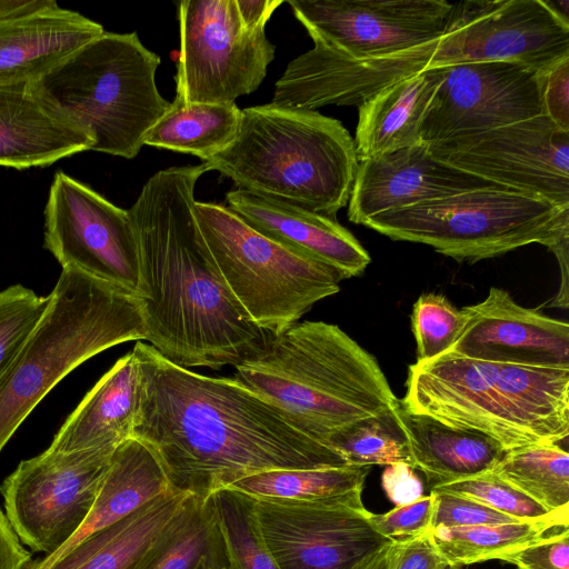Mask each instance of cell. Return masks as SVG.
Instances as JSON below:
<instances>
[{
	"mask_svg": "<svg viewBox=\"0 0 569 569\" xmlns=\"http://www.w3.org/2000/svg\"><path fill=\"white\" fill-rule=\"evenodd\" d=\"M224 542L229 569H279L261 535L254 499L232 489L209 497Z\"/></svg>",
	"mask_w": 569,
	"mask_h": 569,
	"instance_id": "obj_35",
	"label": "cell"
},
{
	"mask_svg": "<svg viewBox=\"0 0 569 569\" xmlns=\"http://www.w3.org/2000/svg\"><path fill=\"white\" fill-rule=\"evenodd\" d=\"M253 499L261 535L279 569H353L393 541L372 528L361 497Z\"/></svg>",
	"mask_w": 569,
	"mask_h": 569,
	"instance_id": "obj_15",
	"label": "cell"
},
{
	"mask_svg": "<svg viewBox=\"0 0 569 569\" xmlns=\"http://www.w3.org/2000/svg\"><path fill=\"white\" fill-rule=\"evenodd\" d=\"M413 468L433 485L491 471L506 451L492 438L447 426L432 417L406 410L399 400Z\"/></svg>",
	"mask_w": 569,
	"mask_h": 569,
	"instance_id": "obj_28",
	"label": "cell"
},
{
	"mask_svg": "<svg viewBox=\"0 0 569 569\" xmlns=\"http://www.w3.org/2000/svg\"><path fill=\"white\" fill-rule=\"evenodd\" d=\"M313 42L375 59L439 40L453 3L445 0H289Z\"/></svg>",
	"mask_w": 569,
	"mask_h": 569,
	"instance_id": "obj_16",
	"label": "cell"
},
{
	"mask_svg": "<svg viewBox=\"0 0 569 569\" xmlns=\"http://www.w3.org/2000/svg\"><path fill=\"white\" fill-rule=\"evenodd\" d=\"M369 471V466L268 470L244 477L227 488L259 499H348L361 497Z\"/></svg>",
	"mask_w": 569,
	"mask_h": 569,
	"instance_id": "obj_31",
	"label": "cell"
},
{
	"mask_svg": "<svg viewBox=\"0 0 569 569\" xmlns=\"http://www.w3.org/2000/svg\"><path fill=\"white\" fill-rule=\"evenodd\" d=\"M389 569H452L439 552L430 530L413 538L395 540Z\"/></svg>",
	"mask_w": 569,
	"mask_h": 569,
	"instance_id": "obj_43",
	"label": "cell"
},
{
	"mask_svg": "<svg viewBox=\"0 0 569 569\" xmlns=\"http://www.w3.org/2000/svg\"><path fill=\"white\" fill-rule=\"evenodd\" d=\"M393 541L385 546L369 558L365 559L353 569H389Z\"/></svg>",
	"mask_w": 569,
	"mask_h": 569,
	"instance_id": "obj_47",
	"label": "cell"
},
{
	"mask_svg": "<svg viewBox=\"0 0 569 569\" xmlns=\"http://www.w3.org/2000/svg\"><path fill=\"white\" fill-rule=\"evenodd\" d=\"M190 496L169 490L82 539L53 561L31 560L24 569H133Z\"/></svg>",
	"mask_w": 569,
	"mask_h": 569,
	"instance_id": "obj_26",
	"label": "cell"
},
{
	"mask_svg": "<svg viewBox=\"0 0 569 569\" xmlns=\"http://www.w3.org/2000/svg\"><path fill=\"white\" fill-rule=\"evenodd\" d=\"M313 43L288 63L271 103L310 111L328 104L360 107L390 84L428 69L438 40L375 59H356Z\"/></svg>",
	"mask_w": 569,
	"mask_h": 569,
	"instance_id": "obj_18",
	"label": "cell"
},
{
	"mask_svg": "<svg viewBox=\"0 0 569 569\" xmlns=\"http://www.w3.org/2000/svg\"><path fill=\"white\" fill-rule=\"evenodd\" d=\"M50 299L21 284L0 291V379L43 318Z\"/></svg>",
	"mask_w": 569,
	"mask_h": 569,
	"instance_id": "obj_36",
	"label": "cell"
},
{
	"mask_svg": "<svg viewBox=\"0 0 569 569\" xmlns=\"http://www.w3.org/2000/svg\"><path fill=\"white\" fill-rule=\"evenodd\" d=\"M543 114L569 132V58L541 71Z\"/></svg>",
	"mask_w": 569,
	"mask_h": 569,
	"instance_id": "obj_42",
	"label": "cell"
},
{
	"mask_svg": "<svg viewBox=\"0 0 569 569\" xmlns=\"http://www.w3.org/2000/svg\"><path fill=\"white\" fill-rule=\"evenodd\" d=\"M328 446L348 466H389L401 462L413 467L399 401L388 410L342 428L329 438Z\"/></svg>",
	"mask_w": 569,
	"mask_h": 569,
	"instance_id": "obj_34",
	"label": "cell"
},
{
	"mask_svg": "<svg viewBox=\"0 0 569 569\" xmlns=\"http://www.w3.org/2000/svg\"><path fill=\"white\" fill-rule=\"evenodd\" d=\"M159 64L137 32H103L31 87L52 112L90 137L89 151L132 159L171 104L156 84Z\"/></svg>",
	"mask_w": 569,
	"mask_h": 569,
	"instance_id": "obj_7",
	"label": "cell"
},
{
	"mask_svg": "<svg viewBox=\"0 0 569 569\" xmlns=\"http://www.w3.org/2000/svg\"><path fill=\"white\" fill-rule=\"evenodd\" d=\"M402 407L481 432L507 452L569 436V369L473 360L451 351L409 367Z\"/></svg>",
	"mask_w": 569,
	"mask_h": 569,
	"instance_id": "obj_4",
	"label": "cell"
},
{
	"mask_svg": "<svg viewBox=\"0 0 569 569\" xmlns=\"http://www.w3.org/2000/svg\"><path fill=\"white\" fill-rule=\"evenodd\" d=\"M180 48L176 98L183 103H234L256 91L274 59L266 27L244 28L236 0L178 3Z\"/></svg>",
	"mask_w": 569,
	"mask_h": 569,
	"instance_id": "obj_10",
	"label": "cell"
},
{
	"mask_svg": "<svg viewBox=\"0 0 569 569\" xmlns=\"http://www.w3.org/2000/svg\"><path fill=\"white\" fill-rule=\"evenodd\" d=\"M116 449H47L22 460L0 486L20 541L46 556L67 543L86 521Z\"/></svg>",
	"mask_w": 569,
	"mask_h": 569,
	"instance_id": "obj_11",
	"label": "cell"
},
{
	"mask_svg": "<svg viewBox=\"0 0 569 569\" xmlns=\"http://www.w3.org/2000/svg\"><path fill=\"white\" fill-rule=\"evenodd\" d=\"M58 7L54 0H0V22L27 19Z\"/></svg>",
	"mask_w": 569,
	"mask_h": 569,
	"instance_id": "obj_45",
	"label": "cell"
},
{
	"mask_svg": "<svg viewBox=\"0 0 569 569\" xmlns=\"http://www.w3.org/2000/svg\"><path fill=\"white\" fill-rule=\"evenodd\" d=\"M430 492L435 496L431 528L473 527L519 521L466 497L447 492Z\"/></svg>",
	"mask_w": 569,
	"mask_h": 569,
	"instance_id": "obj_40",
	"label": "cell"
},
{
	"mask_svg": "<svg viewBox=\"0 0 569 569\" xmlns=\"http://www.w3.org/2000/svg\"><path fill=\"white\" fill-rule=\"evenodd\" d=\"M234 368L240 382L327 447L342 428L399 401L376 358L323 321L296 322L269 335L259 351Z\"/></svg>",
	"mask_w": 569,
	"mask_h": 569,
	"instance_id": "obj_3",
	"label": "cell"
},
{
	"mask_svg": "<svg viewBox=\"0 0 569 569\" xmlns=\"http://www.w3.org/2000/svg\"><path fill=\"white\" fill-rule=\"evenodd\" d=\"M443 68L426 69L385 88L359 108L358 161L418 144Z\"/></svg>",
	"mask_w": 569,
	"mask_h": 569,
	"instance_id": "obj_25",
	"label": "cell"
},
{
	"mask_svg": "<svg viewBox=\"0 0 569 569\" xmlns=\"http://www.w3.org/2000/svg\"><path fill=\"white\" fill-rule=\"evenodd\" d=\"M498 560L518 569H569V529L561 527L551 535L501 556Z\"/></svg>",
	"mask_w": 569,
	"mask_h": 569,
	"instance_id": "obj_41",
	"label": "cell"
},
{
	"mask_svg": "<svg viewBox=\"0 0 569 569\" xmlns=\"http://www.w3.org/2000/svg\"><path fill=\"white\" fill-rule=\"evenodd\" d=\"M569 58V20L549 1L453 3L428 69L470 62H515L545 71Z\"/></svg>",
	"mask_w": 569,
	"mask_h": 569,
	"instance_id": "obj_12",
	"label": "cell"
},
{
	"mask_svg": "<svg viewBox=\"0 0 569 569\" xmlns=\"http://www.w3.org/2000/svg\"><path fill=\"white\" fill-rule=\"evenodd\" d=\"M435 511V496H421L417 500L383 513L369 515L372 528L390 540L417 537L430 530Z\"/></svg>",
	"mask_w": 569,
	"mask_h": 569,
	"instance_id": "obj_39",
	"label": "cell"
},
{
	"mask_svg": "<svg viewBox=\"0 0 569 569\" xmlns=\"http://www.w3.org/2000/svg\"><path fill=\"white\" fill-rule=\"evenodd\" d=\"M137 401L138 366L131 351L118 359L87 392L48 449H116L131 438Z\"/></svg>",
	"mask_w": 569,
	"mask_h": 569,
	"instance_id": "obj_24",
	"label": "cell"
},
{
	"mask_svg": "<svg viewBox=\"0 0 569 569\" xmlns=\"http://www.w3.org/2000/svg\"><path fill=\"white\" fill-rule=\"evenodd\" d=\"M463 323L462 310L445 296L436 292L419 296L411 312L417 361L430 360L450 351Z\"/></svg>",
	"mask_w": 569,
	"mask_h": 569,
	"instance_id": "obj_38",
	"label": "cell"
},
{
	"mask_svg": "<svg viewBox=\"0 0 569 569\" xmlns=\"http://www.w3.org/2000/svg\"><path fill=\"white\" fill-rule=\"evenodd\" d=\"M204 163L239 189L336 218L359 161L337 119L268 103L241 110L234 139Z\"/></svg>",
	"mask_w": 569,
	"mask_h": 569,
	"instance_id": "obj_5",
	"label": "cell"
},
{
	"mask_svg": "<svg viewBox=\"0 0 569 569\" xmlns=\"http://www.w3.org/2000/svg\"><path fill=\"white\" fill-rule=\"evenodd\" d=\"M569 517L553 516L541 520L473 527H436L430 529L439 552L450 568L499 559L547 535L568 527Z\"/></svg>",
	"mask_w": 569,
	"mask_h": 569,
	"instance_id": "obj_32",
	"label": "cell"
},
{
	"mask_svg": "<svg viewBox=\"0 0 569 569\" xmlns=\"http://www.w3.org/2000/svg\"><path fill=\"white\" fill-rule=\"evenodd\" d=\"M362 224L475 263L530 243L550 249L569 237V208L506 187H487L379 213Z\"/></svg>",
	"mask_w": 569,
	"mask_h": 569,
	"instance_id": "obj_9",
	"label": "cell"
},
{
	"mask_svg": "<svg viewBox=\"0 0 569 569\" xmlns=\"http://www.w3.org/2000/svg\"><path fill=\"white\" fill-rule=\"evenodd\" d=\"M91 146L90 137L52 112L31 83L0 86V166H49Z\"/></svg>",
	"mask_w": 569,
	"mask_h": 569,
	"instance_id": "obj_22",
	"label": "cell"
},
{
	"mask_svg": "<svg viewBox=\"0 0 569 569\" xmlns=\"http://www.w3.org/2000/svg\"><path fill=\"white\" fill-rule=\"evenodd\" d=\"M240 19L248 30L266 27L282 0H236Z\"/></svg>",
	"mask_w": 569,
	"mask_h": 569,
	"instance_id": "obj_46",
	"label": "cell"
},
{
	"mask_svg": "<svg viewBox=\"0 0 569 569\" xmlns=\"http://www.w3.org/2000/svg\"><path fill=\"white\" fill-rule=\"evenodd\" d=\"M169 490L172 489L151 450L138 439L129 438L114 450L83 525L58 551L39 561H53L82 539L122 520Z\"/></svg>",
	"mask_w": 569,
	"mask_h": 569,
	"instance_id": "obj_27",
	"label": "cell"
},
{
	"mask_svg": "<svg viewBox=\"0 0 569 569\" xmlns=\"http://www.w3.org/2000/svg\"><path fill=\"white\" fill-rule=\"evenodd\" d=\"M131 437L159 461L172 490L206 500L268 470L348 466L237 378L199 375L137 341Z\"/></svg>",
	"mask_w": 569,
	"mask_h": 569,
	"instance_id": "obj_1",
	"label": "cell"
},
{
	"mask_svg": "<svg viewBox=\"0 0 569 569\" xmlns=\"http://www.w3.org/2000/svg\"><path fill=\"white\" fill-rule=\"evenodd\" d=\"M43 247L74 268L136 297L139 252L128 210L57 171L44 209Z\"/></svg>",
	"mask_w": 569,
	"mask_h": 569,
	"instance_id": "obj_13",
	"label": "cell"
},
{
	"mask_svg": "<svg viewBox=\"0 0 569 569\" xmlns=\"http://www.w3.org/2000/svg\"><path fill=\"white\" fill-rule=\"evenodd\" d=\"M429 150L457 169L569 208V132L546 114L447 139Z\"/></svg>",
	"mask_w": 569,
	"mask_h": 569,
	"instance_id": "obj_14",
	"label": "cell"
},
{
	"mask_svg": "<svg viewBox=\"0 0 569 569\" xmlns=\"http://www.w3.org/2000/svg\"><path fill=\"white\" fill-rule=\"evenodd\" d=\"M241 110L234 103H183L177 99L147 132L143 144L207 161L234 139Z\"/></svg>",
	"mask_w": 569,
	"mask_h": 569,
	"instance_id": "obj_30",
	"label": "cell"
},
{
	"mask_svg": "<svg viewBox=\"0 0 569 569\" xmlns=\"http://www.w3.org/2000/svg\"><path fill=\"white\" fill-rule=\"evenodd\" d=\"M435 492H447L478 501L519 521L541 520L563 512H549L506 480L488 471L473 477L431 486Z\"/></svg>",
	"mask_w": 569,
	"mask_h": 569,
	"instance_id": "obj_37",
	"label": "cell"
},
{
	"mask_svg": "<svg viewBox=\"0 0 569 569\" xmlns=\"http://www.w3.org/2000/svg\"><path fill=\"white\" fill-rule=\"evenodd\" d=\"M226 201L248 226L327 263L342 279L361 274L371 261L367 250L336 218L239 188L230 190Z\"/></svg>",
	"mask_w": 569,
	"mask_h": 569,
	"instance_id": "obj_21",
	"label": "cell"
},
{
	"mask_svg": "<svg viewBox=\"0 0 569 569\" xmlns=\"http://www.w3.org/2000/svg\"><path fill=\"white\" fill-rule=\"evenodd\" d=\"M491 471L547 511L569 513V453L560 442L507 451Z\"/></svg>",
	"mask_w": 569,
	"mask_h": 569,
	"instance_id": "obj_33",
	"label": "cell"
},
{
	"mask_svg": "<svg viewBox=\"0 0 569 569\" xmlns=\"http://www.w3.org/2000/svg\"><path fill=\"white\" fill-rule=\"evenodd\" d=\"M415 470L412 466L401 462L386 466L381 485L396 506L410 503L423 496L422 482Z\"/></svg>",
	"mask_w": 569,
	"mask_h": 569,
	"instance_id": "obj_44",
	"label": "cell"
},
{
	"mask_svg": "<svg viewBox=\"0 0 569 569\" xmlns=\"http://www.w3.org/2000/svg\"><path fill=\"white\" fill-rule=\"evenodd\" d=\"M194 214L210 262L249 319L274 336L340 290L327 263L241 220L227 206L196 201Z\"/></svg>",
	"mask_w": 569,
	"mask_h": 569,
	"instance_id": "obj_8",
	"label": "cell"
},
{
	"mask_svg": "<svg viewBox=\"0 0 569 569\" xmlns=\"http://www.w3.org/2000/svg\"><path fill=\"white\" fill-rule=\"evenodd\" d=\"M133 569H229L209 497L190 496Z\"/></svg>",
	"mask_w": 569,
	"mask_h": 569,
	"instance_id": "obj_29",
	"label": "cell"
},
{
	"mask_svg": "<svg viewBox=\"0 0 569 569\" xmlns=\"http://www.w3.org/2000/svg\"><path fill=\"white\" fill-rule=\"evenodd\" d=\"M487 187L501 186L437 159L420 142L359 161L348 218L362 224L379 213Z\"/></svg>",
	"mask_w": 569,
	"mask_h": 569,
	"instance_id": "obj_20",
	"label": "cell"
},
{
	"mask_svg": "<svg viewBox=\"0 0 569 569\" xmlns=\"http://www.w3.org/2000/svg\"><path fill=\"white\" fill-rule=\"evenodd\" d=\"M427 112L421 141L483 132L543 114L541 71L515 62L449 67Z\"/></svg>",
	"mask_w": 569,
	"mask_h": 569,
	"instance_id": "obj_17",
	"label": "cell"
},
{
	"mask_svg": "<svg viewBox=\"0 0 569 569\" xmlns=\"http://www.w3.org/2000/svg\"><path fill=\"white\" fill-rule=\"evenodd\" d=\"M209 171L197 166L156 172L128 210L139 252L136 299L144 340L183 367H236L266 343L206 252L194 189Z\"/></svg>",
	"mask_w": 569,
	"mask_h": 569,
	"instance_id": "obj_2",
	"label": "cell"
},
{
	"mask_svg": "<svg viewBox=\"0 0 569 569\" xmlns=\"http://www.w3.org/2000/svg\"><path fill=\"white\" fill-rule=\"evenodd\" d=\"M103 32L100 23L60 7L0 22V86L34 82Z\"/></svg>",
	"mask_w": 569,
	"mask_h": 569,
	"instance_id": "obj_23",
	"label": "cell"
},
{
	"mask_svg": "<svg viewBox=\"0 0 569 569\" xmlns=\"http://www.w3.org/2000/svg\"><path fill=\"white\" fill-rule=\"evenodd\" d=\"M49 307L0 379V452L68 373L123 342L144 340L134 296L74 268H63Z\"/></svg>",
	"mask_w": 569,
	"mask_h": 569,
	"instance_id": "obj_6",
	"label": "cell"
},
{
	"mask_svg": "<svg viewBox=\"0 0 569 569\" xmlns=\"http://www.w3.org/2000/svg\"><path fill=\"white\" fill-rule=\"evenodd\" d=\"M465 323L451 352L481 361L569 369V325L517 303L491 287L485 300L461 309Z\"/></svg>",
	"mask_w": 569,
	"mask_h": 569,
	"instance_id": "obj_19",
	"label": "cell"
}]
</instances>
